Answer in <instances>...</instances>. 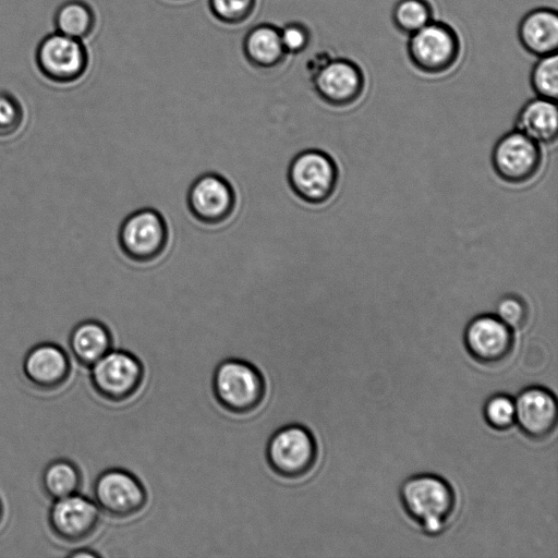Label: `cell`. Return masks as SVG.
I'll return each mask as SVG.
<instances>
[{
    "label": "cell",
    "mask_w": 558,
    "mask_h": 558,
    "mask_svg": "<svg viewBox=\"0 0 558 558\" xmlns=\"http://www.w3.org/2000/svg\"><path fill=\"white\" fill-rule=\"evenodd\" d=\"M94 501L106 514L124 519L138 513L147 502L141 481L123 469H108L95 480Z\"/></svg>",
    "instance_id": "cell-10"
},
{
    "label": "cell",
    "mask_w": 558,
    "mask_h": 558,
    "mask_svg": "<svg viewBox=\"0 0 558 558\" xmlns=\"http://www.w3.org/2000/svg\"><path fill=\"white\" fill-rule=\"evenodd\" d=\"M531 85L536 95L556 101L558 96V56L539 57L531 72Z\"/></svg>",
    "instance_id": "cell-24"
},
{
    "label": "cell",
    "mask_w": 558,
    "mask_h": 558,
    "mask_svg": "<svg viewBox=\"0 0 558 558\" xmlns=\"http://www.w3.org/2000/svg\"><path fill=\"white\" fill-rule=\"evenodd\" d=\"M213 391L225 410L243 415L260 405L266 385L262 373L254 365L243 360L229 359L216 367Z\"/></svg>",
    "instance_id": "cell-2"
},
{
    "label": "cell",
    "mask_w": 558,
    "mask_h": 558,
    "mask_svg": "<svg viewBox=\"0 0 558 558\" xmlns=\"http://www.w3.org/2000/svg\"><path fill=\"white\" fill-rule=\"evenodd\" d=\"M542 162L538 143L514 130L498 140L492 163L497 175L512 184L527 182L535 177Z\"/></svg>",
    "instance_id": "cell-11"
},
{
    "label": "cell",
    "mask_w": 558,
    "mask_h": 558,
    "mask_svg": "<svg viewBox=\"0 0 558 558\" xmlns=\"http://www.w3.org/2000/svg\"><path fill=\"white\" fill-rule=\"evenodd\" d=\"M463 340L470 355L484 365L504 362L514 344L513 330L493 314L472 318L465 327Z\"/></svg>",
    "instance_id": "cell-12"
},
{
    "label": "cell",
    "mask_w": 558,
    "mask_h": 558,
    "mask_svg": "<svg viewBox=\"0 0 558 558\" xmlns=\"http://www.w3.org/2000/svg\"><path fill=\"white\" fill-rule=\"evenodd\" d=\"M242 49L247 62L263 70L279 66L287 56L280 28L270 23H262L248 29L243 38Z\"/></svg>",
    "instance_id": "cell-18"
},
{
    "label": "cell",
    "mask_w": 558,
    "mask_h": 558,
    "mask_svg": "<svg viewBox=\"0 0 558 558\" xmlns=\"http://www.w3.org/2000/svg\"><path fill=\"white\" fill-rule=\"evenodd\" d=\"M22 368L26 380L33 387L51 391L66 383L71 363L62 347L53 342H40L26 352Z\"/></svg>",
    "instance_id": "cell-16"
},
{
    "label": "cell",
    "mask_w": 558,
    "mask_h": 558,
    "mask_svg": "<svg viewBox=\"0 0 558 558\" xmlns=\"http://www.w3.org/2000/svg\"><path fill=\"white\" fill-rule=\"evenodd\" d=\"M460 51L458 35L451 26L433 20L410 35L408 54L412 64L428 74L449 70Z\"/></svg>",
    "instance_id": "cell-8"
},
{
    "label": "cell",
    "mask_w": 558,
    "mask_h": 558,
    "mask_svg": "<svg viewBox=\"0 0 558 558\" xmlns=\"http://www.w3.org/2000/svg\"><path fill=\"white\" fill-rule=\"evenodd\" d=\"M35 59L40 73L60 84L77 81L88 66V51L83 40L59 32L49 34L39 41Z\"/></svg>",
    "instance_id": "cell-9"
},
{
    "label": "cell",
    "mask_w": 558,
    "mask_h": 558,
    "mask_svg": "<svg viewBox=\"0 0 558 558\" xmlns=\"http://www.w3.org/2000/svg\"><path fill=\"white\" fill-rule=\"evenodd\" d=\"M53 23L56 32L83 40L94 31L96 15L87 2L68 0L57 9Z\"/></svg>",
    "instance_id": "cell-22"
},
{
    "label": "cell",
    "mask_w": 558,
    "mask_h": 558,
    "mask_svg": "<svg viewBox=\"0 0 558 558\" xmlns=\"http://www.w3.org/2000/svg\"><path fill=\"white\" fill-rule=\"evenodd\" d=\"M100 509L78 493L53 500L48 511V525L61 541L81 542L98 527Z\"/></svg>",
    "instance_id": "cell-13"
},
{
    "label": "cell",
    "mask_w": 558,
    "mask_h": 558,
    "mask_svg": "<svg viewBox=\"0 0 558 558\" xmlns=\"http://www.w3.org/2000/svg\"><path fill=\"white\" fill-rule=\"evenodd\" d=\"M515 424L532 440H543L555 429L558 407L554 393L541 386L521 390L514 400Z\"/></svg>",
    "instance_id": "cell-15"
},
{
    "label": "cell",
    "mask_w": 558,
    "mask_h": 558,
    "mask_svg": "<svg viewBox=\"0 0 558 558\" xmlns=\"http://www.w3.org/2000/svg\"><path fill=\"white\" fill-rule=\"evenodd\" d=\"M315 92L326 104L345 107L355 102L364 88L361 69L351 60L330 59L312 75Z\"/></svg>",
    "instance_id": "cell-14"
},
{
    "label": "cell",
    "mask_w": 558,
    "mask_h": 558,
    "mask_svg": "<svg viewBox=\"0 0 558 558\" xmlns=\"http://www.w3.org/2000/svg\"><path fill=\"white\" fill-rule=\"evenodd\" d=\"M279 28L281 43L287 54L301 53L310 45L311 34L303 23L290 22Z\"/></svg>",
    "instance_id": "cell-29"
},
{
    "label": "cell",
    "mask_w": 558,
    "mask_h": 558,
    "mask_svg": "<svg viewBox=\"0 0 558 558\" xmlns=\"http://www.w3.org/2000/svg\"><path fill=\"white\" fill-rule=\"evenodd\" d=\"M396 27L405 34H413L432 21V8L426 0H399L392 10Z\"/></svg>",
    "instance_id": "cell-23"
},
{
    "label": "cell",
    "mask_w": 558,
    "mask_h": 558,
    "mask_svg": "<svg viewBox=\"0 0 558 558\" xmlns=\"http://www.w3.org/2000/svg\"><path fill=\"white\" fill-rule=\"evenodd\" d=\"M40 485L48 498L60 499L78 493L82 486V473L72 460L54 459L44 468Z\"/></svg>",
    "instance_id": "cell-21"
},
{
    "label": "cell",
    "mask_w": 558,
    "mask_h": 558,
    "mask_svg": "<svg viewBox=\"0 0 558 558\" xmlns=\"http://www.w3.org/2000/svg\"><path fill=\"white\" fill-rule=\"evenodd\" d=\"M515 130L536 143L554 142L558 133L556 101L541 97L527 101L517 116Z\"/></svg>",
    "instance_id": "cell-20"
},
{
    "label": "cell",
    "mask_w": 558,
    "mask_h": 558,
    "mask_svg": "<svg viewBox=\"0 0 558 558\" xmlns=\"http://www.w3.org/2000/svg\"><path fill=\"white\" fill-rule=\"evenodd\" d=\"M266 458L270 469L280 477H303L313 470L317 460L315 437L302 425L283 426L269 438Z\"/></svg>",
    "instance_id": "cell-5"
},
{
    "label": "cell",
    "mask_w": 558,
    "mask_h": 558,
    "mask_svg": "<svg viewBox=\"0 0 558 558\" xmlns=\"http://www.w3.org/2000/svg\"><path fill=\"white\" fill-rule=\"evenodd\" d=\"M2 517H3V506H2V502H1V499H0V522L2 520Z\"/></svg>",
    "instance_id": "cell-31"
},
{
    "label": "cell",
    "mask_w": 558,
    "mask_h": 558,
    "mask_svg": "<svg viewBox=\"0 0 558 558\" xmlns=\"http://www.w3.org/2000/svg\"><path fill=\"white\" fill-rule=\"evenodd\" d=\"M399 496L407 514L428 535L441 533L456 510L453 488L436 474L421 473L408 477L400 486Z\"/></svg>",
    "instance_id": "cell-1"
},
{
    "label": "cell",
    "mask_w": 558,
    "mask_h": 558,
    "mask_svg": "<svg viewBox=\"0 0 558 558\" xmlns=\"http://www.w3.org/2000/svg\"><path fill=\"white\" fill-rule=\"evenodd\" d=\"M71 558H99L100 555L96 553L95 550H92L89 548H80L76 550H73L66 555Z\"/></svg>",
    "instance_id": "cell-30"
},
{
    "label": "cell",
    "mask_w": 558,
    "mask_h": 558,
    "mask_svg": "<svg viewBox=\"0 0 558 558\" xmlns=\"http://www.w3.org/2000/svg\"><path fill=\"white\" fill-rule=\"evenodd\" d=\"M286 177L290 189L301 201L320 205L335 193L338 168L327 153L305 149L291 159Z\"/></svg>",
    "instance_id": "cell-4"
},
{
    "label": "cell",
    "mask_w": 558,
    "mask_h": 558,
    "mask_svg": "<svg viewBox=\"0 0 558 558\" xmlns=\"http://www.w3.org/2000/svg\"><path fill=\"white\" fill-rule=\"evenodd\" d=\"M236 194L231 182L218 172H204L187 187L186 207L205 226H218L234 214Z\"/></svg>",
    "instance_id": "cell-7"
},
{
    "label": "cell",
    "mask_w": 558,
    "mask_h": 558,
    "mask_svg": "<svg viewBox=\"0 0 558 558\" xmlns=\"http://www.w3.org/2000/svg\"><path fill=\"white\" fill-rule=\"evenodd\" d=\"M483 414L492 428L509 429L515 424L514 399L505 393L493 395L486 400Z\"/></svg>",
    "instance_id": "cell-25"
},
{
    "label": "cell",
    "mask_w": 558,
    "mask_h": 558,
    "mask_svg": "<svg viewBox=\"0 0 558 558\" xmlns=\"http://www.w3.org/2000/svg\"><path fill=\"white\" fill-rule=\"evenodd\" d=\"M24 121L20 100L8 92H0V137L14 135Z\"/></svg>",
    "instance_id": "cell-27"
},
{
    "label": "cell",
    "mask_w": 558,
    "mask_h": 558,
    "mask_svg": "<svg viewBox=\"0 0 558 558\" xmlns=\"http://www.w3.org/2000/svg\"><path fill=\"white\" fill-rule=\"evenodd\" d=\"M495 315L513 330L522 328L526 324L529 308L522 298L507 294L498 300Z\"/></svg>",
    "instance_id": "cell-28"
},
{
    "label": "cell",
    "mask_w": 558,
    "mask_h": 558,
    "mask_svg": "<svg viewBox=\"0 0 558 558\" xmlns=\"http://www.w3.org/2000/svg\"><path fill=\"white\" fill-rule=\"evenodd\" d=\"M208 7L219 22L228 25H238L245 22L253 14L256 0H208Z\"/></svg>",
    "instance_id": "cell-26"
},
{
    "label": "cell",
    "mask_w": 558,
    "mask_h": 558,
    "mask_svg": "<svg viewBox=\"0 0 558 558\" xmlns=\"http://www.w3.org/2000/svg\"><path fill=\"white\" fill-rule=\"evenodd\" d=\"M122 254L138 264H148L163 255L169 243V226L163 215L151 206L128 214L117 233Z\"/></svg>",
    "instance_id": "cell-3"
},
{
    "label": "cell",
    "mask_w": 558,
    "mask_h": 558,
    "mask_svg": "<svg viewBox=\"0 0 558 558\" xmlns=\"http://www.w3.org/2000/svg\"><path fill=\"white\" fill-rule=\"evenodd\" d=\"M73 357L83 366L90 367L112 348V336L108 327L96 319L76 324L68 340Z\"/></svg>",
    "instance_id": "cell-19"
},
{
    "label": "cell",
    "mask_w": 558,
    "mask_h": 558,
    "mask_svg": "<svg viewBox=\"0 0 558 558\" xmlns=\"http://www.w3.org/2000/svg\"><path fill=\"white\" fill-rule=\"evenodd\" d=\"M519 39L530 53L544 57L558 48V15L553 9L532 10L521 20Z\"/></svg>",
    "instance_id": "cell-17"
},
{
    "label": "cell",
    "mask_w": 558,
    "mask_h": 558,
    "mask_svg": "<svg viewBox=\"0 0 558 558\" xmlns=\"http://www.w3.org/2000/svg\"><path fill=\"white\" fill-rule=\"evenodd\" d=\"M144 368L140 360L123 350H110L90 366V384L105 400L122 402L140 389Z\"/></svg>",
    "instance_id": "cell-6"
}]
</instances>
